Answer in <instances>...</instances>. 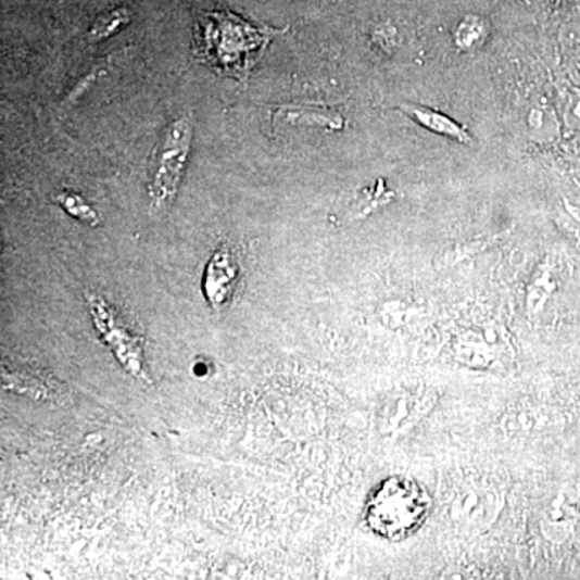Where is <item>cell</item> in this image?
I'll return each mask as SVG.
<instances>
[{
  "instance_id": "obj_1",
  "label": "cell",
  "mask_w": 580,
  "mask_h": 580,
  "mask_svg": "<svg viewBox=\"0 0 580 580\" xmlns=\"http://www.w3.org/2000/svg\"><path fill=\"white\" fill-rule=\"evenodd\" d=\"M431 499L415 479H387L366 505V522L384 539L400 540L418 531L428 518Z\"/></svg>"
},
{
  "instance_id": "obj_2",
  "label": "cell",
  "mask_w": 580,
  "mask_h": 580,
  "mask_svg": "<svg viewBox=\"0 0 580 580\" xmlns=\"http://www.w3.org/2000/svg\"><path fill=\"white\" fill-rule=\"evenodd\" d=\"M192 136L191 116H181L163 131L150 166L149 196L153 209H166L175 202L191 153Z\"/></svg>"
},
{
  "instance_id": "obj_3",
  "label": "cell",
  "mask_w": 580,
  "mask_h": 580,
  "mask_svg": "<svg viewBox=\"0 0 580 580\" xmlns=\"http://www.w3.org/2000/svg\"><path fill=\"white\" fill-rule=\"evenodd\" d=\"M88 303L100 339L109 345L113 355L125 366L129 375L141 381L150 382L144 368V356H142V340L126 328L118 313L109 306L102 297L88 293Z\"/></svg>"
},
{
  "instance_id": "obj_4",
  "label": "cell",
  "mask_w": 580,
  "mask_h": 580,
  "mask_svg": "<svg viewBox=\"0 0 580 580\" xmlns=\"http://www.w3.org/2000/svg\"><path fill=\"white\" fill-rule=\"evenodd\" d=\"M239 266L231 250H216L203 273L202 289L213 310H223L231 302L238 282Z\"/></svg>"
},
{
  "instance_id": "obj_5",
  "label": "cell",
  "mask_w": 580,
  "mask_h": 580,
  "mask_svg": "<svg viewBox=\"0 0 580 580\" xmlns=\"http://www.w3.org/2000/svg\"><path fill=\"white\" fill-rule=\"evenodd\" d=\"M399 109L406 115L412 116L423 128L429 129L436 135L445 136V138L462 142V144H471V138H469L468 131L463 126L453 122L449 116L436 112V110L423 105H413V103H402Z\"/></svg>"
},
{
  "instance_id": "obj_6",
  "label": "cell",
  "mask_w": 580,
  "mask_h": 580,
  "mask_svg": "<svg viewBox=\"0 0 580 580\" xmlns=\"http://www.w3.org/2000/svg\"><path fill=\"white\" fill-rule=\"evenodd\" d=\"M288 125L321 126L328 129H342L343 119L339 113L321 106H282L275 113V123Z\"/></svg>"
},
{
  "instance_id": "obj_7",
  "label": "cell",
  "mask_w": 580,
  "mask_h": 580,
  "mask_svg": "<svg viewBox=\"0 0 580 580\" xmlns=\"http://www.w3.org/2000/svg\"><path fill=\"white\" fill-rule=\"evenodd\" d=\"M131 10L126 7H116V9L106 10L102 15L97 16L88 31V38L91 41H103L110 36L116 35L123 28L131 23Z\"/></svg>"
},
{
  "instance_id": "obj_8",
  "label": "cell",
  "mask_w": 580,
  "mask_h": 580,
  "mask_svg": "<svg viewBox=\"0 0 580 580\" xmlns=\"http://www.w3.org/2000/svg\"><path fill=\"white\" fill-rule=\"evenodd\" d=\"M392 192L387 191L384 181H379L375 188L365 189L360 193L358 199L353 202V205H350L349 218L358 219L363 218V216H368L373 210L386 205L392 199Z\"/></svg>"
},
{
  "instance_id": "obj_9",
  "label": "cell",
  "mask_w": 580,
  "mask_h": 580,
  "mask_svg": "<svg viewBox=\"0 0 580 580\" xmlns=\"http://www.w3.org/2000/svg\"><path fill=\"white\" fill-rule=\"evenodd\" d=\"M56 203L65 210L68 215L75 216L79 222L88 226H97L100 223L99 215L83 200L78 193L63 191L55 197Z\"/></svg>"
}]
</instances>
